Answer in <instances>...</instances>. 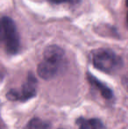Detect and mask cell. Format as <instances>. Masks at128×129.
Masks as SVG:
<instances>
[{
	"instance_id": "6da1fadb",
	"label": "cell",
	"mask_w": 128,
	"mask_h": 129,
	"mask_svg": "<svg viewBox=\"0 0 128 129\" xmlns=\"http://www.w3.org/2000/svg\"><path fill=\"white\" fill-rule=\"evenodd\" d=\"M64 61V51L56 45H50L43 53V59L38 65L37 73L42 79L49 80L55 77Z\"/></svg>"
},
{
	"instance_id": "7a4b0ae2",
	"label": "cell",
	"mask_w": 128,
	"mask_h": 129,
	"mask_svg": "<svg viewBox=\"0 0 128 129\" xmlns=\"http://www.w3.org/2000/svg\"><path fill=\"white\" fill-rule=\"evenodd\" d=\"M91 58L95 68L107 74L116 73L123 66L122 58L109 48L93 50Z\"/></svg>"
},
{
	"instance_id": "3957f363",
	"label": "cell",
	"mask_w": 128,
	"mask_h": 129,
	"mask_svg": "<svg viewBox=\"0 0 128 129\" xmlns=\"http://www.w3.org/2000/svg\"><path fill=\"white\" fill-rule=\"evenodd\" d=\"M0 46L11 55L18 54L20 49L19 32L14 21L9 17L0 19Z\"/></svg>"
},
{
	"instance_id": "277c9868",
	"label": "cell",
	"mask_w": 128,
	"mask_h": 129,
	"mask_svg": "<svg viewBox=\"0 0 128 129\" xmlns=\"http://www.w3.org/2000/svg\"><path fill=\"white\" fill-rule=\"evenodd\" d=\"M37 80L32 73H29L19 90H10L6 93V98L10 101L26 102L36 96Z\"/></svg>"
},
{
	"instance_id": "5b68a950",
	"label": "cell",
	"mask_w": 128,
	"mask_h": 129,
	"mask_svg": "<svg viewBox=\"0 0 128 129\" xmlns=\"http://www.w3.org/2000/svg\"><path fill=\"white\" fill-rule=\"evenodd\" d=\"M87 80L91 84V86L100 93L101 97L103 99H104L105 100H111V99H113L112 90L107 85L102 83L100 80H98L97 77H95L94 76L91 75L89 72L87 73Z\"/></svg>"
},
{
	"instance_id": "8992f818",
	"label": "cell",
	"mask_w": 128,
	"mask_h": 129,
	"mask_svg": "<svg viewBox=\"0 0 128 129\" xmlns=\"http://www.w3.org/2000/svg\"><path fill=\"white\" fill-rule=\"evenodd\" d=\"M79 129H105L103 122L98 119H79Z\"/></svg>"
},
{
	"instance_id": "52a82bcc",
	"label": "cell",
	"mask_w": 128,
	"mask_h": 129,
	"mask_svg": "<svg viewBox=\"0 0 128 129\" xmlns=\"http://www.w3.org/2000/svg\"><path fill=\"white\" fill-rule=\"evenodd\" d=\"M25 129H51V126L47 121L39 118H33L27 123Z\"/></svg>"
},
{
	"instance_id": "ba28073f",
	"label": "cell",
	"mask_w": 128,
	"mask_h": 129,
	"mask_svg": "<svg viewBox=\"0 0 128 129\" xmlns=\"http://www.w3.org/2000/svg\"><path fill=\"white\" fill-rule=\"evenodd\" d=\"M50 3H53V4H63V3H73V2H78L79 0H48Z\"/></svg>"
},
{
	"instance_id": "9c48e42d",
	"label": "cell",
	"mask_w": 128,
	"mask_h": 129,
	"mask_svg": "<svg viewBox=\"0 0 128 129\" xmlns=\"http://www.w3.org/2000/svg\"><path fill=\"white\" fill-rule=\"evenodd\" d=\"M122 83H123V85L125 86V88L128 90V73L123 77V79H122Z\"/></svg>"
},
{
	"instance_id": "30bf717a",
	"label": "cell",
	"mask_w": 128,
	"mask_h": 129,
	"mask_svg": "<svg viewBox=\"0 0 128 129\" xmlns=\"http://www.w3.org/2000/svg\"><path fill=\"white\" fill-rule=\"evenodd\" d=\"M126 5L128 6V0H126Z\"/></svg>"
},
{
	"instance_id": "8fae6325",
	"label": "cell",
	"mask_w": 128,
	"mask_h": 129,
	"mask_svg": "<svg viewBox=\"0 0 128 129\" xmlns=\"http://www.w3.org/2000/svg\"><path fill=\"white\" fill-rule=\"evenodd\" d=\"M127 24H128V13H127Z\"/></svg>"
}]
</instances>
